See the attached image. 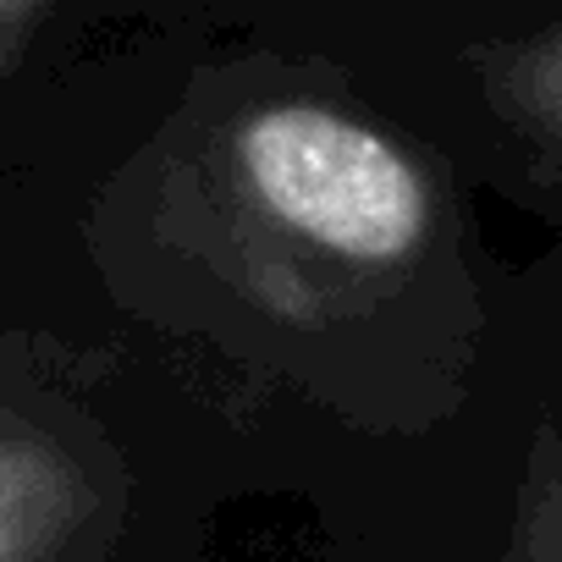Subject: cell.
<instances>
[{
	"label": "cell",
	"mask_w": 562,
	"mask_h": 562,
	"mask_svg": "<svg viewBox=\"0 0 562 562\" xmlns=\"http://www.w3.org/2000/svg\"><path fill=\"white\" fill-rule=\"evenodd\" d=\"M237 199L288 243L353 270L414 265L430 243V182L381 127L321 105L265 100L226 138Z\"/></svg>",
	"instance_id": "cell-1"
},
{
	"label": "cell",
	"mask_w": 562,
	"mask_h": 562,
	"mask_svg": "<svg viewBox=\"0 0 562 562\" xmlns=\"http://www.w3.org/2000/svg\"><path fill=\"white\" fill-rule=\"evenodd\" d=\"M480 94L513 138L562 155V23L480 50Z\"/></svg>",
	"instance_id": "cell-2"
},
{
	"label": "cell",
	"mask_w": 562,
	"mask_h": 562,
	"mask_svg": "<svg viewBox=\"0 0 562 562\" xmlns=\"http://www.w3.org/2000/svg\"><path fill=\"white\" fill-rule=\"evenodd\" d=\"M502 562H562V430H540L529 447Z\"/></svg>",
	"instance_id": "cell-3"
},
{
	"label": "cell",
	"mask_w": 562,
	"mask_h": 562,
	"mask_svg": "<svg viewBox=\"0 0 562 562\" xmlns=\"http://www.w3.org/2000/svg\"><path fill=\"white\" fill-rule=\"evenodd\" d=\"M45 474H50V469H40L34 458H23V463L7 474V480H0V518H7V513H12V507H18V502H23V496H29L40 480H45Z\"/></svg>",
	"instance_id": "cell-4"
}]
</instances>
